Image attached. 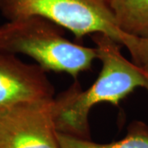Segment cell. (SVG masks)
I'll list each match as a JSON object with an SVG mask.
<instances>
[{
  "label": "cell",
  "mask_w": 148,
  "mask_h": 148,
  "mask_svg": "<svg viewBox=\"0 0 148 148\" xmlns=\"http://www.w3.org/2000/svg\"><path fill=\"white\" fill-rule=\"evenodd\" d=\"M101 73L90 87L82 90L76 81L57 99H53V116L57 132L88 139V115L96 105L107 102L118 106L137 88L148 91V73L121 53V45L103 34L92 35Z\"/></svg>",
  "instance_id": "obj_1"
},
{
  "label": "cell",
  "mask_w": 148,
  "mask_h": 148,
  "mask_svg": "<svg viewBox=\"0 0 148 148\" xmlns=\"http://www.w3.org/2000/svg\"><path fill=\"white\" fill-rule=\"evenodd\" d=\"M0 50L25 54L45 71L64 73L75 79L98 58L95 47L70 41L64 36L63 28L39 16L0 25Z\"/></svg>",
  "instance_id": "obj_2"
},
{
  "label": "cell",
  "mask_w": 148,
  "mask_h": 148,
  "mask_svg": "<svg viewBox=\"0 0 148 148\" xmlns=\"http://www.w3.org/2000/svg\"><path fill=\"white\" fill-rule=\"evenodd\" d=\"M0 14L8 21L39 16L77 40L103 34L126 47L132 37L120 30L106 0H0Z\"/></svg>",
  "instance_id": "obj_3"
},
{
  "label": "cell",
  "mask_w": 148,
  "mask_h": 148,
  "mask_svg": "<svg viewBox=\"0 0 148 148\" xmlns=\"http://www.w3.org/2000/svg\"><path fill=\"white\" fill-rule=\"evenodd\" d=\"M0 148H60L53 99L1 109Z\"/></svg>",
  "instance_id": "obj_4"
},
{
  "label": "cell",
  "mask_w": 148,
  "mask_h": 148,
  "mask_svg": "<svg viewBox=\"0 0 148 148\" xmlns=\"http://www.w3.org/2000/svg\"><path fill=\"white\" fill-rule=\"evenodd\" d=\"M46 71L0 50V110L23 103L53 99Z\"/></svg>",
  "instance_id": "obj_5"
},
{
  "label": "cell",
  "mask_w": 148,
  "mask_h": 148,
  "mask_svg": "<svg viewBox=\"0 0 148 148\" xmlns=\"http://www.w3.org/2000/svg\"><path fill=\"white\" fill-rule=\"evenodd\" d=\"M120 30L139 36L148 27V0H106Z\"/></svg>",
  "instance_id": "obj_6"
},
{
  "label": "cell",
  "mask_w": 148,
  "mask_h": 148,
  "mask_svg": "<svg viewBox=\"0 0 148 148\" xmlns=\"http://www.w3.org/2000/svg\"><path fill=\"white\" fill-rule=\"evenodd\" d=\"M60 148H148V125L135 122L128 128L125 138L114 143L100 144L88 139L58 132Z\"/></svg>",
  "instance_id": "obj_7"
},
{
  "label": "cell",
  "mask_w": 148,
  "mask_h": 148,
  "mask_svg": "<svg viewBox=\"0 0 148 148\" xmlns=\"http://www.w3.org/2000/svg\"><path fill=\"white\" fill-rule=\"evenodd\" d=\"M126 49L132 62L148 73V27L141 36H132Z\"/></svg>",
  "instance_id": "obj_8"
}]
</instances>
